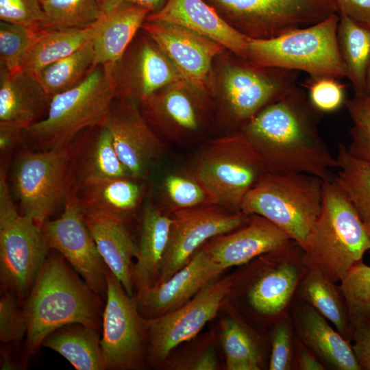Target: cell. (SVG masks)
I'll use <instances>...</instances> for the list:
<instances>
[{
  "mask_svg": "<svg viewBox=\"0 0 370 370\" xmlns=\"http://www.w3.org/2000/svg\"><path fill=\"white\" fill-rule=\"evenodd\" d=\"M191 171L214 203L232 212H241L247 194L269 173L241 131L206 143L196 155Z\"/></svg>",
  "mask_w": 370,
  "mask_h": 370,
  "instance_id": "obj_8",
  "label": "cell"
},
{
  "mask_svg": "<svg viewBox=\"0 0 370 370\" xmlns=\"http://www.w3.org/2000/svg\"><path fill=\"white\" fill-rule=\"evenodd\" d=\"M334 180L345 193L370 237V165L356 158L340 144Z\"/></svg>",
  "mask_w": 370,
  "mask_h": 370,
  "instance_id": "obj_35",
  "label": "cell"
},
{
  "mask_svg": "<svg viewBox=\"0 0 370 370\" xmlns=\"http://www.w3.org/2000/svg\"><path fill=\"white\" fill-rule=\"evenodd\" d=\"M330 77H309L303 85L312 105L321 113L336 111L345 103V86Z\"/></svg>",
  "mask_w": 370,
  "mask_h": 370,
  "instance_id": "obj_44",
  "label": "cell"
},
{
  "mask_svg": "<svg viewBox=\"0 0 370 370\" xmlns=\"http://www.w3.org/2000/svg\"><path fill=\"white\" fill-rule=\"evenodd\" d=\"M250 38L269 39L337 13L333 0H204Z\"/></svg>",
  "mask_w": 370,
  "mask_h": 370,
  "instance_id": "obj_10",
  "label": "cell"
},
{
  "mask_svg": "<svg viewBox=\"0 0 370 370\" xmlns=\"http://www.w3.org/2000/svg\"><path fill=\"white\" fill-rule=\"evenodd\" d=\"M352 346L360 370H370V324L353 330Z\"/></svg>",
  "mask_w": 370,
  "mask_h": 370,
  "instance_id": "obj_47",
  "label": "cell"
},
{
  "mask_svg": "<svg viewBox=\"0 0 370 370\" xmlns=\"http://www.w3.org/2000/svg\"><path fill=\"white\" fill-rule=\"evenodd\" d=\"M185 81L173 84L143 101L148 116L172 140L197 132L201 124L199 107L188 90Z\"/></svg>",
  "mask_w": 370,
  "mask_h": 370,
  "instance_id": "obj_29",
  "label": "cell"
},
{
  "mask_svg": "<svg viewBox=\"0 0 370 370\" xmlns=\"http://www.w3.org/2000/svg\"><path fill=\"white\" fill-rule=\"evenodd\" d=\"M100 125L111 134L116 151L132 177L143 180L161 156L164 145L147 124L134 101L113 102Z\"/></svg>",
  "mask_w": 370,
  "mask_h": 370,
  "instance_id": "obj_17",
  "label": "cell"
},
{
  "mask_svg": "<svg viewBox=\"0 0 370 370\" xmlns=\"http://www.w3.org/2000/svg\"><path fill=\"white\" fill-rule=\"evenodd\" d=\"M106 283L101 336L106 369H138L147 354L145 319L139 312L136 297L127 295L108 269Z\"/></svg>",
  "mask_w": 370,
  "mask_h": 370,
  "instance_id": "obj_12",
  "label": "cell"
},
{
  "mask_svg": "<svg viewBox=\"0 0 370 370\" xmlns=\"http://www.w3.org/2000/svg\"><path fill=\"white\" fill-rule=\"evenodd\" d=\"M339 19V14L334 13L316 24L275 38H249L246 60L260 66L301 71L311 77H346L337 40Z\"/></svg>",
  "mask_w": 370,
  "mask_h": 370,
  "instance_id": "obj_5",
  "label": "cell"
},
{
  "mask_svg": "<svg viewBox=\"0 0 370 370\" xmlns=\"http://www.w3.org/2000/svg\"><path fill=\"white\" fill-rule=\"evenodd\" d=\"M337 40L347 75L355 96L367 95V77L370 65V25L339 14Z\"/></svg>",
  "mask_w": 370,
  "mask_h": 370,
  "instance_id": "obj_34",
  "label": "cell"
},
{
  "mask_svg": "<svg viewBox=\"0 0 370 370\" xmlns=\"http://www.w3.org/2000/svg\"><path fill=\"white\" fill-rule=\"evenodd\" d=\"M75 184L86 178L132 177L116 151L111 134L101 125L90 138L75 145Z\"/></svg>",
  "mask_w": 370,
  "mask_h": 370,
  "instance_id": "obj_33",
  "label": "cell"
},
{
  "mask_svg": "<svg viewBox=\"0 0 370 370\" xmlns=\"http://www.w3.org/2000/svg\"><path fill=\"white\" fill-rule=\"evenodd\" d=\"M225 270L199 248L183 267L164 282L136 295L141 315L153 318L171 312L190 300Z\"/></svg>",
  "mask_w": 370,
  "mask_h": 370,
  "instance_id": "obj_19",
  "label": "cell"
},
{
  "mask_svg": "<svg viewBox=\"0 0 370 370\" xmlns=\"http://www.w3.org/2000/svg\"><path fill=\"white\" fill-rule=\"evenodd\" d=\"M24 141L23 130L0 125V153L8 155L16 146Z\"/></svg>",
  "mask_w": 370,
  "mask_h": 370,
  "instance_id": "obj_50",
  "label": "cell"
},
{
  "mask_svg": "<svg viewBox=\"0 0 370 370\" xmlns=\"http://www.w3.org/2000/svg\"><path fill=\"white\" fill-rule=\"evenodd\" d=\"M370 107V92L365 97Z\"/></svg>",
  "mask_w": 370,
  "mask_h": 370,
  "instance_id": "obj_54",
  "label": "cell"
},
{
  "mask_svg": "<svg viewBox=\"0 0 370 370\" xmlns=\"http://www.w3.org/2000/svg\"><path fill=\"white\" fill-rule=\"evenodd\" d=\"M353 330L370 324V266L363 260L354 265L340 282Z\"/></svg>",
  "mask_w": 370,
  "mask_h": 370,
  "instance_id": "obj_39",
  "label": "cell"
},
{
  "mask_svg": "<svg viewBox=\"0 0 370 370\" xmlns=\"http://www.w3.org/2000/svg\"><path fill=\"white\" fill-rule=\"evenodd\" d=\"M269 370H293L295 334L290 312L272 325L269 332Z\"/></svg>",
  "mask_w": 370,
  "mask_h": 370,
  "instance_id": "obj_42",
  "label": "cell"
},
{
  "mask_svg": "<svg viewBox=\"0 0 370 370\" xmlns=\"http://www.w3.org/2000/svg\"><path fill=\"white\" fill-rule=\"evenodd\" d=\"M99 19L82 29L36 31L23 56L20 69L36 79L45 67L92 40L99 29Z\"/></svg>",
  "mask_w": 370,
  "mask_h": 370,
  "instance_id": "obj_30",
  "label": "cell"
},
{
  "mask_svg": "<svg viewBox=\"0 0 370 370\" xmlns=\"http://www.w3.org/2000/svg\"><path fill=\"white\" fill-rule=\"evenodd\" d=\"M116 97L112 66H97L51 97L46 116L23 131L24 141L38 150L69 145L82 130L101 124Z\"/></svg>",
  "mask_w": 370,
  "mask_h": 370,
  "instance_id": "obj_4",
  "label": "cell"
},
{
  "mask_svg": "<svg viewBox=\"0 0 370 370\" xmlns=\"http://www.w3.org/2000/svg\"><path fill=\"white\" fill-rule=\"evenodd\" d=\"M19 298L3 289L0 298V341L4 344L17 342L26 336L27 321Z\"/></svg>",
  "mask_w": 370,
  "mask_h": 370,
  "instance_id": "obj_45",
  "label": "cell"
},
{
  "mask_svg": "<svg viewBox=\"0 0 370 370\" xmlns=\"http://www.w3.org/2000/svg\"><path fill=\"white\" fill-rule=\"evenodd\" d=\"M4 166L0 171V280L3 289L27 296L50 249L40 226L19 213Z\"/></svg>",
  "mask_w": 370,
  "mask_h": 370,
  "instance_id": "obj_9",
  "label": "cell"
},
{
  "mask_svg": "<svg viewBox=\"0 0 370 370\" xmlns=\"http://www.w3.org/2000/svg\"><path fill=\"white\" fill-rule=\"evenodd\" d=\"M84 217L98 251L107 268L120 282L128 295L136 287V243L125 223L104 215L84 210Z\"/></svg>",
  "mask_w": 370,
  "mask_h": 370,
  "instance_id": "obj_24",
  "label": "cell"
},
{
  "mask_svg": "<svg viewBox=\"0 0 370 370\" xmlns=\"http://www.w3.org/2000/svg\"><path fill=\"white\" fill-rule=\"evenodd\" d=\"M75 145L45 150L24 149L12 169V190L21 213L39 226L64 202L75 184Z\"/></svg>",
  "mask_w": 370,
  "mask_h": 370,
  "instance_id": "obj_7",
  "label": "cell"
},
{
  "mask_svg": "<svg viewBox=\"0 0 370 370\" xmlns=\"http://www.w3.org/2000/svg\"><path fill=\"white\" fill-rule=\"evenodd\" d=\"M322 114L297 86L260 111L241 132L269 173H306L332 180L338 161L319 133Z\"/></svg>",
  "mask_w": 370,
  "mask_h": 370,
  "instance_id": "obj_1",
  "label": "cell"
},
{
  "mask_svg": "<svg viewBox=\"0 0 370 370\" xmlns=\"http://www.w3.org/2000/svg\"><path fill=\"white\" fill-rule=\"evenodd\" d=\"M345 106L352 121L349 130V154L370 165V107L365 97L346 99Z\"/></svg>",
  "mask_w": 370,
  "mask_h": 370,
  "instance_id": "obj_41",
  "label": "cell"
},
{
  "mask_svg": "<svg viewBox=\"0 0 370 370\" xmlns=\"http://www.w3.org/2000/svg\"><path fill=\"white\" fill-rule=\"evenodd\" d=\"M99 331L81 323L66 325L47 336L41 346L56 352L77 370H105Z\"/></svg>",
  "mask_w": 370,
  "mask_h": 370,
  "instance_id": "obj_32",
  "label": "cell"
},
{
  "mask_svg": "<svg viewBox=\"0 0 370 370\" xmlns=\"http://www.w3.org/2000/svg\"><path fill=\"white\" fill-rule=\"evenodd\" d=\"M298 73L247 60L227 65L222 74L224 99L240 131L263 108L297 87Z\"/></svg>",
  "mask_w": 370,
  "mask_h": 370,
  "instance_id": "obj_15",
  "label": "cell"
},
{
  "mask_svg": "<svg viewBox=\"0 0 370 370\" xmlns=\"http://www.w3.org/2000/svg\"><path fill=\"white\" fill-rule=\"evenodd\" d=\"M142 27L188 84L199 90L205 87L212 60L223 46L175 23L145 20Z\"/></svg>",
  "mask_w": 370,
  "mask_h": 370,
  "instance_id": "obj_18",
  "label": "cell"
},
{
  "mask_svg": "<svg viewBox=\"0 0 370 370\" xmlns=\"http://www.w3.org/2000/svg\"><path fill=\"white\" fill-rule=\"evenodd\" d=\"M236 285L234 276L217 278L177 308L145 319L147 354L162 362L175 347L195 337L217 314L223 300Z\"/></svg>",
  "mask_w": 370,
  "mask_h": 370,
  "instance_id": "obj_13",
  "label": "cell"
},
{
  "mask_svg": "<svg viewBox=\"0 0 370 370\" xmlns=\"http://www.w3.org/2000/svg\"><path fill=\"white\" fill-rule=\"evenodd\" d=\"M23 308L27 321L25 345L32 354L47 336L62 326L81 323L101 328V297L53 250L40 269Z\"/></svg>",
  "mask_w": 370,
  "mask_h": 370,
  "instance_id": "obj_2",
  "label": "cell"
},
{
  "mask_svg": "<svg viewBox=\"0 0 370 370\" xmlns=\"http://www.w3.org/2000/svg\"><path fill=\"white\" fill-rule=\"evenodd\" d=\"M147 21L175 23L206 36L246 60L249 37L236 29L204 0H167Z\"/></svg>",
  "mask_w": 370,
  "mask_h": 370,
  "instance_id": "obj_23",
  "label": "cell"
},
{
  "mask_svg": "<svg viewBox=\"0 0 370 370\" xmlns=\"http://www.w3.org/2000/svg\"><path fill=\"white\" fill-rule=\"evenodd\" d=\"M0 20L37 31L45 14L40 0H0Z\"/></svg>",
  "mask_w": 370,
  "mask_h": 370,
  "instance_id": "obj_46",
  "label": "cell"
},
{
  "mask_svg": "<svg viewBox=\"0 0 370 370\" xmlns=\"http://www.w3.org/2000/svg\"><path fill=\"white\" fill-rule=\"evenodd\" d=\"M141 180L132 177L86 178L73 188L84 210L125 223L143 200L145 189Z\"/></svg>",
  "mask_w": 370,
  "mask_h": 370,
  "instance_id": "obj_25",
  "label": "cell"
},
{
  "mask_svg": "<svg viewBox=\"0 0 370 370\" xmlns=\"http://www.w3.org/2000/svg\"><path fill=\"white\" fill-rule=\"evenodd\" d=\"M171 216L169 238L156 284L166 281L187 264L208 241L245 224L250 214L212 204L175 210Z\"/></svg>",
  "mask_w": 370,
  "mask_h": 370,
  "instance_id": "obj_16",
  "label": "cell"
},
{
  "mask_svg": "<svg viewBox=\"0 0 370 370\" xmlns=\"http://www.w3.org/2000/svg\"><path fill=\"white\" fill-rule=\"evenodd\" d=\"M36 31L26 27L0 22V69L15 72Z\"/></svg>",
  "mask_w": 370,
  "mask_h": 370,
  "instance_id": "obj_43",
  "label": "cell"
},
{
  "mask_svg": "<svg viewBox=\"0 0 370 370\" xmlns=\"http://www.w3.org/2000/svg\"><path fill=\"white\" fill-rule=\"evenodd\" d=\"M116 97L141 101L160 90L185 81L166 54L149 38L143 40L130 63L112 66ZM186 82V81H185Z\"/></svg>",
  "mask_w": 370,
  "mask_h": 370,
  "instance_id": "obj_20",
  "label": "cell"
},
{
  "mask_svg": "<svg viewBox=\"0 0 370 370\" xmlns=\"http://www.w3.org/2000/svg\"><path fill=\"white\" fill-rule=\"evenodd\" d=\"M258 258L260 269L248 283L245 297L251 312L272 325L290 312L308 268L304 250L291 239Z\"/></svg>",
  "mask_w": 370,
  "mask_h": 370,
  "instance_id": "obj_11",
  "label": "cell"
},
{
  "mask_svg": "<svg viewBox=\"0 0 370 370\" xmlns=\"http://www.w3.org/2000/svg\"><path fill=\"white\" fill-rule=\"evenodd\" d=\"M290 240L291 238L272 222L252 214L241 227L210 239L200 248L226 269L246 264Z\"/></svg>",
  "mask_w": 370,
  "mask_h": 370,
  "instance_id": "obj_21",
  "label": "cell"
},
{
  "mask_svg": "<svg viewBox=\"0 0 370 370\" xmlns=\"http://www.w3.org/2000/svg\"><path fill=\"white\" fill-rule=\"evenodd\" d=\"M50 250L58 252L99 296L106 297L108 268L86 223L83 209L73 188L56 219L41 225Z\"/></svg>",
  "mask_w": 370,
  "mask_h": 370,
  "instance_id": "obj_14",
  "label": "cell"
},
{
  "mask_svg": "<svg viewBox=\"0 0 370 370\" xmlns=\"http://www.w3.org/2000/svg\"><path fill=\"white\" fill-rule=\"evenodd\" d=\"M323 183L309 174L269 172L247 194L241 212L267 219L304 249L321 212Z\"/></svg>",
  "mask_w": 370,
  "mask_h": 370,
  "instance_id": "obj_6",
  "label": "cell"
},
{
  "mask_svg": "<svg viewBox=\"0 0 370 370\" xmlns=\"http://www.w3.org/2000/svg\"><path fill=\"white\" fill-rule=\"evenodd\" d=\"M221 340L226 368L228 370H260L264 356L258 338L238 319H225L222 325Z\"/></svg>",
  "mask_w": 370,
  "mask_h": 370,
  "instance_id": "obj_36",
  "label": "cell"
},
{
  "mask_svg": "<svg viewBox=\"0 0 370 370\" xmlns=\"http://www.w3.org/2000/svg\"><path fill=\"white\" fill-rule=\"evenodd\" d=\"M366 89H367V95L370 92V65H369L368 73H367Z\"/></svg>",
  "mask_w": 370,
  "mask_h": 370,
  "instance_id": "obj_53",
  "label": "cell"
},
{
  "mask_svg": "<svg viewBox=\"0 0 370 370\" xmlns=\"http://www.w3.org/2000/svg\"><path fill=\"white\" fill-rule=\"evenodd\" d=\"M166 1L167 0H103V11L104 14L121 3H130L147 8L151 13L161 9Z\"/></svg>",
  "mask_w": 370,
  "mask_h": 370,
  "instance_id": "obj_51",
  "label": "cell"
},
{
  "mask_svg": "<svg viewBox=\"0 0 370 370\" xmlns=\"http://www.w3.org/2000/svg\"><path fill=\"white\" fill-rule=\"evenodd\" d=\"M51 99L31 75L0 69V125L25 130L47 112Z\"/></svg>",
  "mask_w": 370,
  "mask_h": 370,
  "instance_id": "obj_26",
  "label": "cell"
},
{
  "mask_svg": "<svg viewBox=\"0 0 370 370\" xmlns=\"http://www.w3.org/2000/svg\"><path fill=\"white\" fill-rule=\"evenodd\" d=\"M45 14L40 30L82 29L103 15V0H40Z\"/></svg>",
  "mask_w": 370,
  "mask_h": 370,
  "instance_id": "obj_38",
  "label": "cell"
},
{
  "mask_svg": "<svg viewBox=\"0 0 370 370\" xmlns=\"http://www.w3.org/2000/svg\"><path fill=\"white\" fill-rule=\"evenodd\" d=\"M295 299L311 305L352 343V329L349 310L340 284L331 281L319 271L307 268L297 289Z\"/></svg>",
  "mask_w": 370,
  "mask_h": 370,
  "instance_id": "obj_31",
  "label": "cell"
},
{
  "mask_svg": "<svg viewBox=\"0 0 370 370\" xmlns=\"http://www.w3.org/2000/svg\"><path fill=\"white\" fill-rule=\"evenodd\" d=\"M162 190L171 212L215 204L207 188L190 170L168 175Z\"/></svg>",
  "mask_w": 370,
  "mask_h": 370,
  "instance_id": "obj_40",
  "label": "cell"
},
{
  "mask_svg": "<svg viewBox=\"0 0 370 370\" xmlns=\"http://www.w3.org/2000/svg\"><path fill=\"white\" fill-rule=\"evenodd\" d=\"M338 14L370 25V0H333Z\"/></svg>",
  "mask_w": 370,
  "mask_h": 370,
  "instance_id": "obj_48",
  "label": "cell"
},
{
  "mask_svg": "<svg viewBox=\"0 0 370 370\" xmlns=\"http://www.w3.org/2000/svg\"><path fill=\"white\" fill-rule=\"evenodd\" d=\"M304 250L307 267L335 283L370 253V237L334 178L323 181L321 212Z\"/></svg>",
  "mask_w": 370,
  "mask_h": 370,
  "instance_id": "obj_3",
  "label": "cell"
},
{
  "mask_svg": "<svg viewBox=\"0 0 370 370\" xmlns=\"http://www.w3.org/2000/svg\"><path fill=\"white\" fill-rule=\"evenodd\" d=\"M92 40L71 54L45 67L36 77L51 98L79 83L93 69Z\"/></svg>",
  "mask_w": 370,
  "mask_h": 370,
  "instance_id": "obj_37",
  "label": "cell"
},
{
  "mask_svg": "<svg viewBox=\"0 0 370 370\" xmlns=\"http://www.w3.org/2000/svg\"><path fill=\"white\" fill-rule=\"evenodd\" d=\"M290 314L296 337L317 355L327 369L360 370L352 343L311 305L295 299Z\"/></svg>",
  "mask_w": 370,
  "mask_h": 370,
  "instance_id": "obj_22",
  "label": "cell"
},
{
  "mask_svg": "<svg viewBox=\"0 0 370 370\" xmlns=\"http://www.w3.org/2000/svg\"><path fill=\"white\" fill-rule=\"evenodd\" d=\"M188 369L214 370L217 369V359L212 349H208L199 354L190 364L187 365Z\"/></svg>",
  "mask_w": 370,
  "mask_h": 370,
  "instance_id": "obj_52",
  "label": "cell"
},
{
  "mask_svg": "<svg viewBox=\"0 0 370 370\" xmlns=\"http://www.w3.org/2000/svg\"><path fill=\"white\" fill-rule=\"evenodd\" d=\"M150 13L147 8L130 3H121L105 13L92 39L93 68L118 63Z\"/></svg>",
  "mask_w": 370,
  "mask_h": 370,
  "instance_id": "obj_27",
  "label": "cell"
},
{
  "mask_svg": "<svg viewBox=\"0 0 370 370\" xmlns=\"http://www.w3.org/2000/svg\"><path fill=\"white\" fill-rule=\"evenodd\" d=\"M317 355L295 336L293 370H326Z\"/></svg>",
  "mask_w": 370,
  "mask_h": 370,
  "instance_id": "obj_49",
  "label": "cell"
},
{
  "mask_svg": "<svg viewBox=\"0 0 370 370\" xmlns=\"http://www.w3.org/2000/svg\"><path fill=\"white\" fill-rule=\"evenodd\" d=\"M172 223L171 215L152 203L145 205L141 214L138 254L135 263L137 295L158 282Z\"/></svg>",
  "mask_w": 370,
  "mask_h": 370,
  "instance_id": "obj_28",
  "label": "cell"
}]
</instances>
